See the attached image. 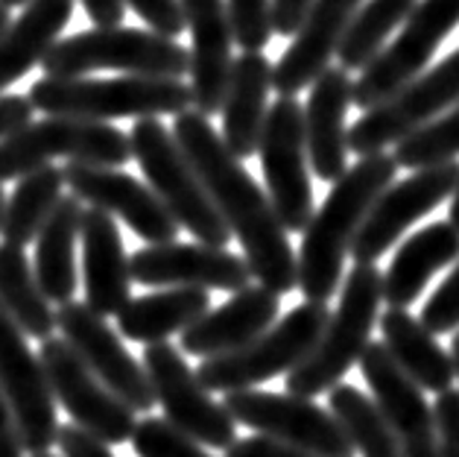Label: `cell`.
Here are the masks:
<instances>
[{
  "label": "cell",
  "mask_w": 459,
  "mask_h": 457,
  "mask_svg": "<svg viewBox=\"0 0 459 457\" xmlns=\"http://www.w3.org/2000/svg\"><path fill=\"white\" fill-rule=\"evenodd\" d=\"M459 261V232L447 220H436L419 229L398 247L384 273V303L389 308H410L430 278Z\"/></svg>",
  "instance_id": "4316f807"
},
{
  "label": "cell",
  "mask_w": 459,
  "mask_h": 457,
  "mask_svg": "<svg viewBox=\"0 0 459 457\" xmlns=\"http://www.w3.org/2000/svg\"><path fill=\"white\" fill-rule=\"evenodd\" d=\"M377 322H380V334H384L380 343H384L389 358L395 361V366L412 384L436 396L451 390L456 378L451 355L421 326L419 317H412L404 308H386L377 317Z\"/></svg>",
  "instance_id": "83f0119b"
},
{
  "label": "cell",
  "mask_w": 459,
  "mask_h": 457,
  "mask_svg": "<svg viewBox=\"0 0 459 457\" xmlns=\"http://www.w3.org/2000/svg\"><path fill=\"white\" fill-rule=\"evenodd\" d=\"M380 303H384V273L375 264H354V270L345 276L340 305L331 311L316 347L287 373V393L313 399L342 384L345 373L372 343Z\"/></svg>",
  "instance_id": "3957f363"
},
{
  "label": "cell",
  "mask_w": 459,
  "mask_h": 457,
  "mask_svg": "<svg viewBox=\"0 0 459 457\" xmlns=\"http://www.w3.org/2000/svg\"><path fill=\"white\" fill-rule=\"evenodd\" d=\"M447 355H451V364H454V375L459 378V329L451 334V352H447Z\"/></svg>",
  "instance_id": "681fc988"
},
{
  "label": "cell",
  "mask_w": 459,
  "mask_h": 457,
  "mask_svg": "<svg viewBox=\"0 0 459 457\" xmlns=\"http://www.w3.org/2000/svg\"><path fill=\"white\" fill-rule=\"evenodd\" d=\"M456 27L459 0H419L398 39L386 44L357 76V83H351V103L360 111H368L401 92L428 68L436 48Z\"/></svg>",
  "instance_id": "30bf717a"
},
{
  "label": "cell",
  "mask_w": 459,
  "mask_h": 457,
  "mask_svg": "<svg viewBox=\"0 0 459 457\" xmlns=\"http://www.w3.org/2000/svg\"><path fill=\"white\" fill-rule=\"evenodd\" d=\"M0 457H24V445H21L13 410H9L4 393H0Z\"/></svg>",
  "instance_id": "bcb514c9"
},
{
  "label": "cell",
  "mask_w": 459,
  "mask_h": 457,
  "mask_svg": "<svg viewBox=\"0 0 459 457\" xmlns=\"http://www.w3.org/2000/svg\"><path fill=\"white\" fill-rule=\"evenodd\" d=\"M281 303L261 285H249L234 294L229 303L208 311L187 331H182V352L194 358H217L234 349H243L246 343L275 326Z\"/></svg>",
  "instance_id": "d4e9b609"
},
{
  "label": "cell",
  "mask_w": 459,
  "mask_h": 457,
  "mask_svg": "<svg viewBox=\"0 0 459 457\" xmlns=\"http://www.w3.org/2000/svg\"><path fill=\"white\" fill-rule=\"evenodd\" d=\"M459 182V162L424 167L404 182L389 185L368 208L349 255L354 264H375L416 220L430 215L436 206L451 199Z\"/></svg>",
  "instance_id": "e0dca14e"
},
{
  "label": "cell",
  "mask_w": 459,
  "mask_h": 457,
  "mask_svg": "<svg viewBox=\"0 0 459 457\" xmlns=\"http://www.w3.org/2000/svg\"><path fill=\"white\" fill-rule=\"evenodd\" d=\"M82 203L74 194L62 197L59 206L41 226L36 238V282L48 303L65 305L74 303L76 285V243H80V223H82Z\"/></svg>",
  "instance_id": "f546056e"
},
{
  "label": "cell",
  "mask_w": 459,
  "mask_h": 457,
  "mask_svg": "<svg viewBox=\"0 0 459 457\" xmlns=\"http://www.w3.org/2000/svg\"><path fill=\"white\" fill-rule=\"evenodd\" d=\"M4 206H6V194H4V188H0V217H4Z\"/></svg>",
  "instance_id": "f5cc1de1"
},
{
  "label": "cell",
  "mask_w": 459,
  "mask_h": 457,
  "mask_svg": "<svg viewBox=\"0 0 459 457\" xmlns=\"http://www.w3.org/2000/svg\"><path fill=\"white\" fill-rule=\"evenodd\" d=\"M9 21H13V15H9L6 6H0V32H4L9 27Z\"/></svg>",
  "instance_id": "f907efd6"
},
{
  "label": "cell",
  "mask_w": 459,
  "mask_h": 457,
  "mask_svg": "<svg viewBox=\"0 0 459 457\" xmlns=\"http://www.w3.org/2000/svg\"><path fill=\"white\" fill-rule=\"evenodd\" d=\"M30 103L48 118H76L108 124L117 118H161L190 109V88L182 80L152 76H115V80H56L41 76L30 88Z\"/></svg>",
  "instance_id": "277c9868"
},
{
  "label": "cell",
  "mask_w": 459,
  "mask_h": 457,
  "mask_svg": "<svg viewBox=\"0 0 459 457\" xmlns=\"http://www.w3.org/2000/svg\"><path fill=\"white\" fill-rule=\"evenodd\" d=\"M132 13L143 18L152 27L155 36L161 39H178L185 30V15H182V4L178 0H123Z\"/></svg>",
  "instance_id": "60d3db41"
},
{
  "label": "cell",
  "mask_w": 459,
  "mask_h": 457,
  "mask_svg": "<svg viewBox=\"0 0 459 457\" xmlns=\"http://www.w3.org/2000/svg\"><path fill=\"white\" fill-rule=\"evenodd\" d=\"M363 0H313L305 21L296 30V41L273 65V88L281 97H296L301 88H310L322 71L331 68V59L345 36V27L354 18Z\"/></svg>",
  "instance_id": "7402d4cb"
},
{
  "label": "cell",
  "mask_w": 459,
  "mask_h": 457,
  "mask_svg": "<svg viewBox=\"0 0 459 457\" xmlns=\"http://www.w3.org/2000/svg\"><path fill=\"white\" fill-rule=\"evenodd\" d=\"M32 457H56V454H50V452H48V454H32Z\"/></svg>",
  "instance_id": "db71d44e"
},
{
  "label": "cell",
  "mask_w": 459,
  "mask_h": 457,
  "mask_svg": "<svg viewBox=\"0 0 459 457\" xmlns=\"http://www.w3.org/2000/svg\"><path fill=\"white\" fill-rule=\"evenodd\" d=\"M273 88V62L264 53H243L231 62L226 97H222V144L234 159H252L261 144L266 120V97Z\"/></svg>",
  "instance_id": "484cf974"
},
{
  "label": "cell",
  "mask_w": 459,
  "mask_h": 457,
  "mask_svg": "<svg viewBox=\"0 0 459 457\" xmlns=\"http://www.w3.org/2000/svg\"><path fill=\"white\" fill-rule=\"evenodd\" d=\"M173 138L217 215L229 226L231 238L240 241L252 278L270 294L281 296L296 287V252L275 211L246 167L226 150L220 132L199 111L187 109L173 120Z\"/></svg>",
  "instance_id": "6da1fadb"
},
{
  "label": "cell",
  "mask_w": 459,
  "mask_h": 457,
  "mask_svg": "<svg viewBox=\"0 0 459 457\" xmlns=\"http://www.w3.org/2000/svg\"><path fill=\"white\" fill-rule=\"evenodd\" d=\"M185 27L190 30V106L199 115H217L226 97L231 74V24L226 15V0H178Z\"/></svg>",
  "instance_id": "44dd1931"
},
{
  "label": "cell",
  "mask_w": 459,
  "mask_h": 457,
  "mask_svg": "<svg viewBox=\"0 0 459 457\" xmlns=\"http://www.w3.org/2000/svg\"><path fill=\"white\" fill-rule=\"evenodd\" d=\"M56 329L62 331V340L74 349L76 358L88 366V373L132 414L152 410L155 399L147 373L103 317H97L85 303H65L56 311Z\"/></svg>",
  "instance_id": "5bb4252c"
},
{
  "label": "cell",
  "mask_w": 459,
  "mask_h": 457,
  "mask_svg": "<svg viewBox=\"0 0 459 457\" xmlns=\"http://www.w3.org/2000/svg\"><path fill=\"white\" fill-rule=\"evenodd\" d=\"M50 159H68L76 164L123 167L132 159L129 132L111 124L76 118H41L15 136L0 141V182L21 180Z\"/></svg>",
  "instance_id": "ba28073f"
},
{
  "label": "cell",
  "mask_w": 459,
  "mask_h": 457,
  "mask_svg": "<svg viewBox=\"0 0 459 457\" xmlns=\"http://www.w3.org/2000/svg\"><path fill=\"white\" fill-rule=\"evenodd\" d=\"M222 408L238 426L252 428L257 437L275 440L313 457H354L342 426L331 417L328 408L316 405L313 399L238 390V393H226Z\"/></svg>",
  "instance_id": "9c48e42d"
},
{
  "label": "cell",
  "mask_w": 459,
  "mask_h": 457,
  "mask_svg": "<svg viewBox=\"0 0 459 457\" xmlns=\"http://www.w3.org/2000/svg\"><path fill=\"white\" fill-rule=\"evenodd\" d=\"M447 223L459 232V182H456V191L451 194V215H447Z\"/></svg>",
  "instance_id": "c3c4849f"
},
{
  "label": "cell",
  "mask_w": 459,
  "mask_h": 457,
  "mask_svg": "<svg viewBox=\"0 0 459 457\" xmlns=\"http://www.w3.org/2000/svg\"><path fill=\"white\" fill-rule=\"evenodd\" d=\"M129 276L143 287H196L205 294H238L252 285L249 264L240 255L182 241L138 250L129 259Z\"/></svg>",
  "instance_id": "d6986e66"
},
{
  "label": "cell",
  "mask_w": 459,
  "mask_h": 457,
  "mask_svg": "<svg viewBox=\"0 0 459 457\" xmlns=\"http://www.w3.org/2000/svg\"><path fill=\"white\" fill-rule=\"evenodd\" d=\"M211 311V296L196 287H167L129 299L117 314V331L135 343H167L173 334L187 331Z\"/></svg>",
  "instance_id": "4dcf8cb0"
},
{
  "label": "cell",
  "mask_w": 459,
  "mask_h": 457,
  "mask_svg": "<svg viewBox=\"0 0 459 457\" xmlns=\"http://www.w3.org/2000/svg\"><path fill=\"white\" fill-rule=\"evenodd\" d=\"M82 243V282L85 305L97 317H117L120 308L132 299L129 255L123 250V238L115 217L106 211L85 208L80 223Z\"/></svg>",
  "instance_id": "cb8c5ba5"
},
{
  "label": "cell",
  "mask_w": 459,
  "mask_h": 457,
  "mask_svg": "<svg viewBox=\"0 0 459 457\" xmlns=\"http://www.w3.org/2000/svg\"><path fill=\"white\" fill-rule=\"evenodd\" d=\"M456 155H459V103L451 106V111H445L442 118L430 120L428 127H421L404 141H398L392 159H395L398 167H407V171H424V167L456 162Z\"/></svg>",
  "instance_id": "d590c367"
},
{
  "label": "cell",
  "mask_w": 459,
  "mask_h": 457,
  "mask_svg": "<svg viewBox=\"0 0 459 457\" xmlns=\"http://www.w3.org/2000/svg\"><path fill=\"white\" fill-rule=\"evenodd\" d=\"M129 150L147 176L150 191L159 197V203L178 223V229H187L203 247L226 250L231 232L217 215L185 153L178 150L173 132L159 118L135 120L129 132Z\"/></svg>",
  "instance_id": "8992f818"
},
{
  "label": "cell",
  "mask_w": 459,
  "mask_h": 457,
  "mask_svg": "<svg viewBox=\"0 0 459 457\" xmlns=\"http://www.w3.org/2000/svg\"><path fill=\"white\" fill-rule=\"evenodd\" d=\"M313 0H273V32L278 36H296Z\"/></svg>",
  "instance_id": "f6af8a7d"
},
{
  "label": "cell",
  "mask_w": 459,
  "mask_h": 457,
  "mask_svg": "<svg viewBox=\"0 0 459 457\" xmlns=\"http://www.w3.org/2000/svg\"><path fill=\"white\" fill-rule=\"evenodd\" d=\"M132 449L138 457H214L205 445L190 440L187 434L176 431L170 422L159 417L141 419L132 431Z\"/></svg>",
  "instance_id": "8d00e7d4"
},
{
  "label": "cell",
  "mask_w": 459,
  "mask_h": 457,
  "mask_svg": "<svg viewBox=\"0 0 459 457\" xmlns=\"http://www.w3.org/2000/svg\"><path fill=\"white\" fill-rule=\"evenodd\" d=\"M56 445H59L62 457H115L111 454V445L91 437V434H85L76 426H62L59 434H56Z\"/></svg>",
  "instance_id": "b9f144b4"
},
{
  "label": "cell",
  "mask_w": 459,
  "mask_h": 457,
  "mask_svg": "<svg viewBox=\"0 0 459 457\" xmlns=\"http://www.w3.org/2000/svg\"><path fill=\"white\" fill-rule=\"evenodd\" d=\"M65 173L62 167L44 164L39 171L21 176L15 191L6 197L4 217H0V238L9 247L24 250L27 243H36L41 226L53 215L65 197Z\"/></svg>",
  "instance_id": "d6a6232c"
},
{
  "label": "cell",
  "mask_w": 459,
  "mask_h": 457,
  "mask_svg": "<svg viewBox=\"0 0 459 457\" xmlns=\"http://www.w3.org/2000/svg\"><path fill=\"white\" fill-rule=\"evenodd\" d=\"M419 0H366L345 27V36L337 48L340 68L363 71L375 56L386 48L389 32L404 24Z\"/></svg>",
  "instance_id": "836d02e7"
},
{
  "label": "cell",
  "mask_w": 459,
  "mask_h": 457,
  "mask_svg": "<svg viewBox=\"0 0 459 457\" xmlns=\"http://www.w3.org/2000/svg\"><path fill=\"white\" fill-rule=\"evenodd\" d=\"M328 317H331L328 305L319 303L296 305L281 320H275V326L266 329L261 338L246 343L243 349L199 361V370H194L199 384L208 393L211 390L238 393V390H255L257 384L270 382L275 375L290 373L316 347Z\"/></svg>",
  "instance_id": "52a82bcc"
},
{
  "label": "cell",
  "mask_w": 459,
  "mask_h": 457,
  "mask_svg": "<svg viewBox=\"0 0 459 457\" xmlns=\"http://www.w3.org/2000/svg\"><path fill=\"white\" fill-rule=\"evenodd\" d=\"M76 0H30L0 32V92L27 76L68 27Z\"/></svg>",
  "instance_id": "f1b7e54d"
},
{
  "label": "cell",
  "mask_w": 459,
  "mask_h": 457,
  "mask_svg": "<svg viewBox=\"0 0 459 457\" xmlns=\"http://www.w3.org/2000/svg\"><path fill=\"white\" fill-rule=\"evenodd\" d=\"M32 103L21 94H0V141L32 124Z\"/></svg>",
  "instance_id": "7bdbcfd3"
},
{
  "label": "cell",
  "mask_w": 459,
  "mask_h": 457,
  "mask_svg": "<svg viewBox=\"0 0 459 457\" xmlns=\"http://www.w3.org/2000/svg\"><path fill=\"white\" fill-rule=\"evenodd\" d=\"M82 6L97 27H120L123 15H126L123 0H82Z\"/></svg>",
  "instance_id": "7dc6e473"
},
{
  "label": "cell",
  "mask_w": 459,
  "mask_h": 457,
  "mask_svg": "<svg viewBox=\"0 0 459 457\" xmlns=\"http://www.w3.org/2000/svg\"><path fill=\"white\" fill-rule=\"evenodd\" d=\"M266 180V199L284 232H305L313 217L310 164L305 147V120L296 97H278L266 109L257 144Z\"/></svg>",
  "instance_id": "8fae6325"
},
{
  "label": "cell",
  "mask_w": 459,
  "mask_h": 457,
  "mask_svg": "<svg viewBox=\"0 0 459 457\" xmlns=\"http://www.w3.org/2000/svg\"><path fill=\"white\" fill-rule=\"evenodd\" d=\"M419 322L433 334V338L436 334H451L459 329V261L454 264V270L447 273L445 282L436 287L433 296L428 299Z\"/></svg>",
  "instance_id": "f35d334b"
},
{
  "label": "cell",
  "mask_w": 459,
  "mask_h": 457,
  "mask_svg": "<svg viewBox=\"0 0 459 457\" xmlns=\"http://www.w3.org/2000/svg\"><path fill=\"white\" fill-rule=\"evenodd\" d=\"M44 76L76 80L94 71H120L126 76L182 80L190 68V53L173 39L135 27H94L59 39L41 59Z\"/></svg>",
  "instance_id": "5b68a950"
},
{
  "label": "cell",
  "mask_w": 459,
  "mask_h": 457,
  "mask_svg": "<svg viewBox=\"0 0 459 457\" xmlns=\"http://www.w3.org/2000/svg\"><path fill=\"white\" fill-rule=\"evenodd\" d=\"M0 393L13 410L24 452L48 454L59 434L48 375L39 355L30 349L27 338L4 314V308H0Z\"/></svg>",
  "instance_id": "2e32d148"
},
{
  "label": "cell",
  "mask_w": 459,
  "mask_h": 457,
  "mask_svg": "<svg viewBox=\"0 0 459 457\" xmlns=\"http://www.w3.org/2000/svg\"><path fill=\"white\" fill-rule=\"evenodd\" d=\"M39 361L48 375L53 402L65 408V414L74 419L71 426L82 428L106 445L132 440V431L138 426L135 414L88 373V366L76 358L62 338L53 334V338L41 340Z\"/></svg>",
  "instance_id": "9a60e30c"
},
{
  "label": "cell",
  "mask_w": 459,
  "mask_h": 457,
  "mask_svg": "<svg viewBox=\"0 0 459 457\" xmlns=\"http://www.w3.org/2000/svg\"><path fill=\"white\" fill-rule=\"evenodd\" d=\"M360 373L372 390V402L395 437L401 457H439L436 452V428H433V408L419 390L395 366L384 349V343L372 340L360 355Z\"/></svg>",
  "instance_id": "ffe728a7"
},
{
  "label": "cell",
  "mask_w": 459,
  "mask_h": 457,
  "mask_svg": "<svg viewBox=\"0 0 459 457\" xmlns=\"http://www.w3.org/2000/svg\"><path fill=\"white\" fill-rule=\"evenodd\" d=\"M234 44L243 53H261L273 39V0H226Z\"/></svg>",
  "instance_id": "74e56055"
},
{
  "label": "cell",
  "mask_w": 459,
  "mask_h": 457,
  "mask_svg": "<svg viewBox=\"0 0 459 457\" xmlns=\"http://www.w3.org/2000/svg\"><path fill=\"white\" fill-rule=\"evenodd\" d=\"M143 373L150 378L155 405H161L164 422L187 434L205 449L226 452L238 440V422L222 402H214L208 390L199 384L196 373L182 358V349L170 343H152L143 349Z\"/></svg>",
  "instance_id": "7c38bea8"
},
{
  "label": "cell",
  "mask_w": 459,
  "mask_h": 457,
  "mask_svg": "<svg viewBox=\"0 0 459 457\" xmlns=\"http://www.w3.org/2000/svg\"><path fill=\"white\" fill-rule=\"evenodd\" d=\"M328 410L342 426L354 454L360 452V457H401L398 443L380 417V410L354 384H337L328 390Z\"/></svg>",
  "instance_id": "e575fe53"
},
{
  "label": "cell",
  "mask_w": 459,
  "mask_h": 457,
  "mask_svg": "<svg viewBox=\"0 0 459 457\" xmlns=\"http://www.w3.org/2000/svg\"><path fill=\"white\" fill-rule=\"evenodd\" d=\"M65 185L71 194L88 203L97 211H106L111 217H120L126 226L143 238L150 247L173 243L178 238V223L167 215L159 197L150 191V185L138 182L135 176L117 171V167H97V164H76L68 162L62 167Z\"/></svg>",
  "instance_id": "ac0fdd59"
},
{
  "label": "cell",
  "mask_w": 459,
  "mask_h": 457,
  "mask_svg": "<svg viewBox=\"0 0 459 457\" xmlns=\"http://www.w3.org/2000/svg\"><path fill=\"white\" fill-rule=\"evenodd\" d=\"M0 308L24 338H36L39 343L53 338L56 311L41 294L24 250L9 243H0Z\"/></svg>",
  "instance_id": "1f68e13d"
},
{
  "label": "cell",
  "mask_w": 459,
  "mask_h": 457,
  "mask_svg": "<svg viewBox=\"0 0 459 457\" xmlns=\"http://www.w3.org/2000/svg\"><path fill=\"white\" fill-rule=\"evenodd\" d=\"M226 457H313L307 452L290 449V445H281L275 440L266 437H246V440H234V445L226 449Z\"/></svg>",
  "instance_id": "ee69618b"
},
{
  "label": "cell",
  "mask_w": 459,
  "mask_h": 457,
  "mask_svg": "<svg viewBox=\"0 0 459 457\" xmlns=\"http://www.w3.org/2000/svg\"><path fill=\"white\" fill-rule=\"evenodd\" d=\"M30 0H0V6H6V9H13V6H27Z\"/></svg>",
  "instance_id": "816d5d0a"
},
{
  "label": "cell",
  "mask_w": 459,
  "mask_h": 457,
  "mask_svg": "<svg viewBox=\"0 0 459 457\" xmlns=\"http://www.w3.org/2000/svg\"><path fill=\"white\" fill-rule=\"evenodd\" d=\"M351 106V76L342 68H328L310 85L307 106H301L305 120L307 164L322 182H337L349 171V129L345 115Z\"/></svg>",
  "instance_id": "603a6c76"
},
{
  "label": "cell",
  "mask_w": 459,
  "mask_h": 457,
  "mask_svg": "<svg viewBox=\"0 0 459 457\" xmlns=\"http://www.w3.org/2000/svg\"><path fill=\"white\" fill-rule=\"evenodd\" d=\"M395 173L398 164L389 153L363 155L333 182L322 208L313 211L310 223L301 232L305 238H301L296 259V287L305 296V303L328 305V299L340 291L345 255H349L368 208L395 182Z\"/></svg>",
  "instance_id": "7a4b0ae2"
},
{
  "label": "cell",
  "mask_w": 459,
  "mask_h": 457,
  "mask_svg": "<svg viewBox=\"0 0 459 457\" xmlns=\"http://www.w3.org/2000/svg\"><path fill=\"white\" fill-rule=\"evenodd\" d=\"M459 103V50L419 74L384 103L363 111V118L349 129V153L375 155L392 144L404 141L416 129L428 127L445 109Z\"/></svg>",
  "instance_id": "4fadbf2b"
},
{
  "label": "cell",
  "mask_w": 459,
  "mask_h": 457,
  "mask_svg": "<svg viewBox=\"0 0 459 457\" xmlns=\"http://www.w3.org/2000/svg\"><path fill=\"white\" fill-rule=\"evenodd\" d=\"M433 428H436V452L439 457H459V390H445L436 396Z\"/></svg>",
  "instance_id": "ab89813d"
}]
</instances>
